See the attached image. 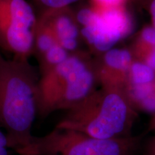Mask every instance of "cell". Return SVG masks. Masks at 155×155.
Returning a JSON list of instances; mask_svg holds the SVG:
<instances>
[{"label": "cell", "instance_id": "obj_17", "mask_svg": "<svg viewBox=\"0 0 155 155\" xmlns=\"http://www.w3.org/2000/svg\"><path fill=\"white\" fill-rule=\"evenodd\" d=\"M147 155H155V137L150 139L146 147Z\"/></svg>", "mask_w": 155, "mask_h": 155}, {"label": "cell", "instance_id": "obj_14", "mask_svg": "<svg viewBox=\"0 0 155 155\" xmlns=\"http://www.w3.org/2000/svg\"><path fill=\"white\" fill-rule=\"evenodd\" d=\"M137 47L155 48V30L153 27L145 28L141 31Z\"/></svg>", "mask_w": 155, "mask_h": 155}, {"label": "cell", "instance_id": "obj_20", "mask_svg": "<svg viewBox=\"0 0 155 155\" xmlns=\"http://www.w3.org/2000/svg\"><path fill=\"white\" fill-rule=\"evenodd\" d=\"M153 127H154V129H155V119L154 120V124H153Z\"/></svg>", "mask_w": 155, "mask_h": 155}, {"label": "cell", "instance_id": "obj_3", "mask_svg": "<svg viewBox=\"0 0 155 155\" xmlns=\"http://www.w3.org/2000/svg\"><path fill=\"white\" fill-rule=\"evenodd\" d=\"M98 83L94 62L81 51L39 75L38 116L48 117L55 111H68L89 96Z\"/></svg>", "mask_w": 155, "mask_h": 155}, {"label": "cell", "instance_id": "obj_10", "mask_svg": "<svg viewBox=\"0 0 155 155\" xmlns=\"http://www.w3.org/2000/svg\"><path fill=\"white\" fill-rule=\"evenodd\" d=\"M69 53L61 45L56 44L43 55L36 58L39 65L40 75L53 69L63 63L69 57Z\"/></svg>", "mask_w": 155, "mask_h": 155}, {"label": "cell", "instance_id": "obj_1", "mask_svg": "<svg viewBox=\"0 0 155 155\" xmlns=\"http://www.w3.org/2000/svg\"><path fill=\"white\" fill-rule=\"evenodd\" d=\"M39 75L29 61L7 58L0 52V125L15 152L31 141L38 116Z\"/></svg>", "mask_w": 155, "mask_h": 155}, {"label": "cell", "instance_id": "obj_18", "mask_svg": "<svg viewBox=\"0 0 155 155\" xmlns=\"http://www.w3.org/2000/svg\"><path fill=\"white\" fill-rule=\"evenodd\" d=\"M150 14L152 17L153 28L155 30V0H153L150 6Z\"/></svg>", "mask_w": 155, "mask_h": 155}, {"label": "cell", "instance_id": "obj_5", "mask_svg": "<svg viewBox=\"0 0 155 155\" xmlns=\"http://www.w3.org/2000/svg\"><path fill=\"white\" fill-rule=\"evenodd\" d=\"M38 15L27 0H0V52L30 61Z\"/></svg>", "mask_w": 155, "mask_h": 155}, {"label": "cell", "instance_id": "obj_16", "mask_svg": "<svg viewBox=\"0 0 155 155\" xmlns=\"http://www.w3.org/2000/svg\"><path fill=\"white\" fill-rule=\"evenodd\" d=\"M0 148L8 149V140H7V135L3 130L2 127L0 125Z\"/></svg>", "mask_w": 155, "mask_h": 155}, {"label": "cell", "instance_id": "obj_8", "mask_svg": "<svg viewBox=\"0 0 155 155\" xmlns=\"http://www.w3.org/2000/svg\"><path fill=\"white\" fill-rule=\"evenodd\" d=\"M50 25L58 43L72 54L78 50L81 30L74 12L68 8L42 10L39 14Z\"/></svg>", "mask_w": 155, "mask_h": 155}, {"label": "cell", "instance_id": "obj_19", "mask_svg": "<svg viewBox=\"0 0 155 155\" xmlns=\"http://www.w3.org/2000/svg\"><path fill=\"white\" fill-rule=\"evenodd\" d=\"M0 155H8V151H7V149L0 148Z\"/></svg>", "mask_w": 155, "mask_h": 155}, {"label": "cell", "instance_id": "obj_11", "mask_svg": "<svg viewBox=\"0 0 155 155\" xmlns=\"http://www.w3.org/2000/svg\"><path fill=\"white\" fill-rule=\"evenodd\" d=\"M154 81L155 71L152 68L141 61L132 62L129 73V85L151 84Z\"/></svg>", "mask_w": 155, "mask_h": 155}, {"label": "cell", "instance_id": "obj_6", "mask_svg": "<svg viewBox=\"0 0 155 155\" xmlns=\"http://www.w3.org/2000/svg\"><path fill=\"white\" fill-rule=\"evenodd\" d=\"M81 38L92 49L106 53L131 32L132 24L121 6L96 10L83 8L75 14Z\"/></svg>", "mask_w": 155, "mask_h": 155}, {"label": "cell", "instance_id": "obj_4", "mask_svg": "<svg viewBox=\"0 0 155 155\" xmlns=\"http://www.w3.org/2000/svg\"><path fill=\"white\" fill-rule=\"evenodd\" d=\"M142 136L120 139H97L79 131L55 127L42 137H32L16 152L19 155H135Z\"/></svg>", "mask_w": 155, "mask_h": 155}, {"label": "cell", "instance_id": "obj_12", "mask_svg": "<svg viewBox=\"0 0 155 155\" xmlns=\"http://www.w3.org/2000/svg\"><path fill=\"white\" fill-rule=\"evenodd\" d=\"M42 7V10L61 9L68 7L79 0H34Z\"/></svg>", "mask_w": 155, "mask_h": 155}, {"label": "cell", "instance_id": "obj_21", "mask_svg": "<svg viewBox=\"0 0 155 155\" xmlns=\"http://www.w3.org/2000/svg\"><path fill=\"white\" fill-rule=\"evenodd\" d=\"M23 155H32V154H23Z\"/></svg>", "mask_w": 155, "mask_h": 155}, {"label": "cell", "instance_id": "obj_9", "mask_svg": "<svg viewBox=\"0 0 155 155\" xmlns=\"http://www.w3.org/2000/svg\"><path fill=\"white\" fill-rule=\"evenodd\" d=\"M56 44L58 43L50 25L38 15L34 34L33 56L39 58Z\"/></svg>", "mask_w": 155, "mask_h": 155}, {"label": "cell", "instance_id": "obj_13", "mask_svg": "<svg viewBox=\"0 0 155 155\" xmlns=\"http://www.w3.org/2000/svg\"><path fill=\"white\" fill-rule=\"evenodd\" d=\"M136 54L141 62L155 71V48L137 47Z\"/></svg>", "mask_w": 155, "mask_h": 155}, {"label": "cell", "instance_id": "obj_2", "mask_svg": "<svg viewBox=\"0 0 155 155\" xmlns=\"http://www.w3.org/2000/svg\"><path fill=\"white\" fill-rule=\"evenodd\" d=\"M136 118L134 108L125 91L102 86L65 111L55 127L97 139H120L132 136Z\"/></svg>", "mask_w": 155, "mask_h": 155}, {"label": "cell", "instance_id": "obj_7", "mask_svg": "<svg viewBox=\"0 0 155 155\" xmlns=\"http://www.w3.org/2000/svg\"><path fill=\"white\" fill-rule=\"evenodd\" d=\"M132 62V55L127 50L112 48L108 50L98 63H94L98 82L101 83L102 86L126 92Z\"/></svg>", "mask_w": 155, "mask_h": 155}, {"label": "cell", "instance_id": "obj_15", "mask_svg": "<svg viewBox=\"0 0 155 155\" xmlns=\"http://www.w3.org/2000/svg\"><path fill=\"white\" fill-rule=\"evenodd\" d=\"M124 0H92L93 7L98 9H103L110 7L121 6Z\"/></svg>", "mask_w": 155, "mask_h": 155}]
</instances>
